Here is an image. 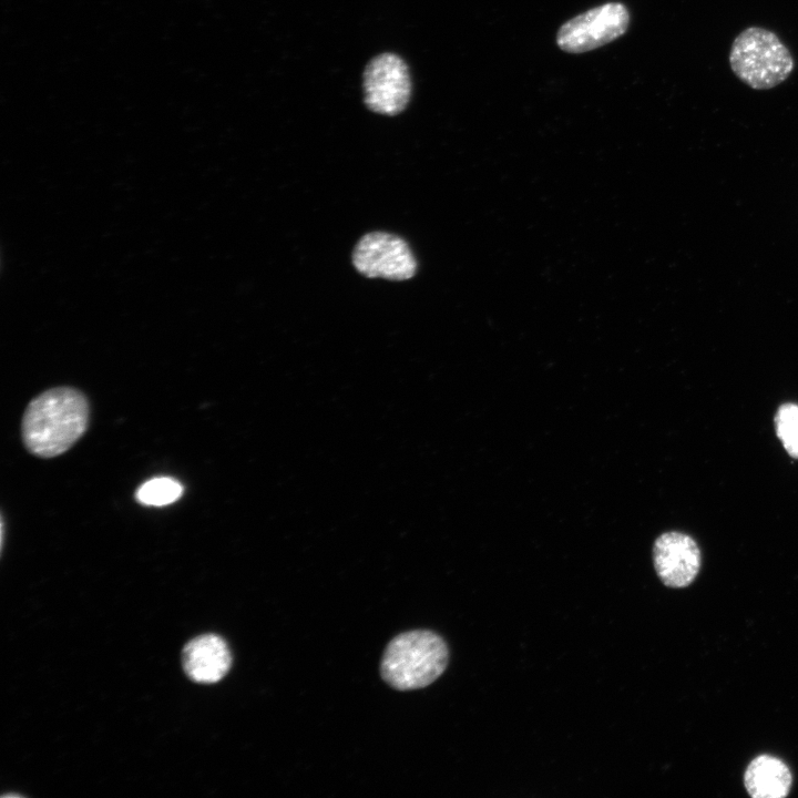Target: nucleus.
<instances>
[{"label":"nucleus","instance_id":"obj_1","mask_svg":"<svg viewBox=\"0 0 798 798\" xmlns=\"http://www.w3.org/2000/svg\"><path fill=\"white\" fill-rule=\"evenodd\" d=\"M90 408L78 389H49L27 406L21 432L25 448L40 458H53L68 451L86 431Z\"/></svg>","mask_w":798,"mask_h":798},{"label":"nucleus","instance_id":"obj_2","mask_svg":"<svg viewBox=\"0 0 798 798\" xmlns=\"http://www.w3.org/2000/svg\"><path fill=\"white\" fill-rule=\"evenodd\" d=\"M448 661L449 649L441 636L426 630L410 631L389 642L380 672L396 689H417L433 683L447 668Z\"/></svg>","mask_w":798,"mask_h":798},{"label":"nucleus","instance_id":"obj_3","mask_svg":"<svg viewBox=\"0 0 798 798\" xmlns=\"http://www.w3.org/2000/svg\"><path fill=\"white\" fill-rule=\"evenodd\" d=\"M728 59L733 73L754 90L779 85L795 69L794 57L780 38L756 25L736 35Z\"/></svg>","mask_w":798,"mask_h":798},{"label":"nucleus","instance_id":"obj_4","mask_svg":"<svg viewBox=\"0 0 798 798\" xmlns=\"http://www.w3.org/2000/svg\"><path fill=\"white\" fill-rule=\"evenodd\" d=\"M630 12L621 2H607L566 21L557 31L559 48L583 53L622 37L630 24Z\"/></svg>","mask_w":798,"mask_h":798},{"label":"nucleus","instance_id":"obj_5","mask_svg":"<svg viewBox=\"0 0 798 798\" xmlns=\"http://www.w3.org/2000/svg\"><path fill=\"white\" fill-rule=\"evenodd\" d=\"M366 106L375 113L396 115L403 111L411 95V80L406 62L395 53L375 57L364 71Z\"/></svg>","mask_w":798,"mask_h":798},{"label":"nucleus","instance_id":"obj_6","mask_svg":"<svg viewBox=\"0 0 798 798\" xmlns=\"http://www.w3.org/2000/svg\"><path fill=\"white\" fill-rule=\"evenodd\" d=\"M352 263L361 275L369 278L406 280L417 269V262L408 244L383 232L365 235L354 249Z\"/></svg>","mask_w":798,"mask_h":798},{"label":"nucleus","instance_id":"obj_7","mask_svg":"<svg viewBox=\"0 0 798 798\" xmlns=\"http://www.w3.org/2000/svg\"><path fill=\"white\" fill-rule=\"evenodd\" d=\"M653 561L658 577L666 586L685 587L699 572L700 550L688 534L671 531L656 539Z\"/></svg>","mask_w":798,"mask_h":798},{"label":"nucleus","instance_id":"obj_8","mask_svg":"<svg viewBox=\"0 0 798 798\" xmlns=\"http://www.w3.org/2000/svg\"><path fill=\"white\" fill-rule=\"evenodd\" d=\"M182 663L191 679L211 684L221 681L227 674L232 664V654L224 638L215 634H205L185 645Z\"/></svg>","mask_w":798,"mask_h":798},{"label":"nucleus","instance_id":"obj_9","mask_svg":"<svg viewBox=\"0 0 798 798\" xmlns=\"http://www.w3.org/2000/svg\"><path fill=\"white\" fill-rule=\"evenodd\" d=\"M788 766L777 757L759 755L746 768L744 785L753 798H784L791 788Z\"/></svg>","mask_w":798,"mask_h":798},{"label":"nucleus","instance_id":"obj_10","mask_svg":"<svg viewBox=\"0 0 798 798\" xmlns=\"http://www.w3.org/2000/svg\"><path fill=\"white\" fill-rule=\"evenodd\" d=\"M183 494V485L170 477H157L145 481L135 493L143 505L164 507L177 501Z\"/></svg>","mask_w":798,"mask_h":798},{"label":"nucleus","instance_id":"obj_11","mask_svg":"<svg viewBox=\"0 0 798 798\" xmlns=\"http://www.w3.org/2000/svg\"><path fill=\"white\" fill-rule=\"evenodd\" d=\"M775 428L788 454L798 459V405H781L775 415Z\"/></svg>","mask_w":798,"mask_h":798}]
</instances>
